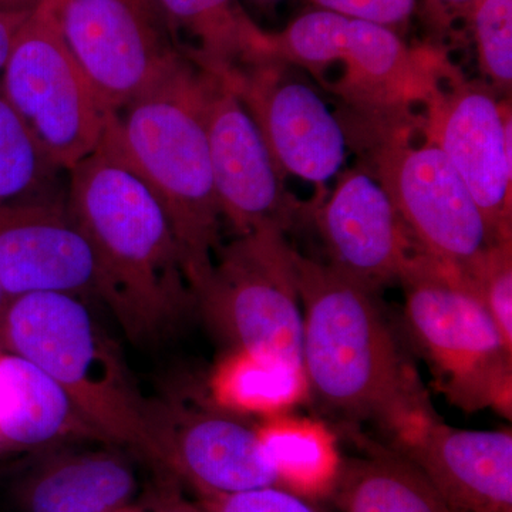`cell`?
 <instances>
[{"mask_svg": "<svg viewBox=\"0 0 512 512\" xmlns=\"http://www.w3.org/2000/svg\"><path fill=\"white\" fill-rule=\"evenodd\" d=\"M0 352L45 370L104 443L131 448L154 464L153 400L140 392L119 343L86 299L67 293L6 299Z\"/></svg>", "mask_w": 512, "mask_h": 512, "instance_id": "cell-4", "label": "cell"}, {"mask_svg": "<svg viewBox=\"0 0 512 512\" xmlns=\"http://www.w3.org/2000/svg\"><path fill=\"white\" fill-rule=\"evenodd\" d=\"M269 456L293 493L328 491L339 458L329 434L308 421L276 419L259 427Z\"/></svg>", "mask_w": 512, "mask_h": 512, "instance_id": "cell-23", "label": "cell"}, {"mask_svg": "<svg viewBox=\"0 0 512 512\" xmlns=\"http://www.w3.org/2000/svg\"><path fill=\"white\" fill-rule=\"evenodd\" d=\"M399 284L437 389L463 412L511 417L512 346L457 269L417 252Z\"/></svg>", "mask_w": 512, "mask_h": 512, "instance_id": "cell-5", "label": "cell"}, {"mask_svg": "<svg viewBox=\"0 0 512 512\" xmlns=\"http://www.w3.org/2000/svg\"><path fill=\"white\" fill-rule=\"evenodd\" d=\"M111 512H148L146 508L141 507V505L130 504L127 507L120 508V510L111 511Z\"/></svg>", "mask_w": 512, "mask_h": 512, "instance_id": "cell-33", "label": "cell"}, {"mask_svg": "<svg viewBox=\"0 0 512 512\" xmlns=\"http://www.w3.org/2000/svg\"><path fill=\"white\" fill-rule=\"evenodd\" d=\"M413 127H365L369 173L399 212L420 254L460 269L498 242L463 178L433 144H410Z\"/></svg>", "mask_w": 512, "mask_h": 512, "instance_id": "cell-9", "label": "cell"}, {"mask_svg": "<svg viewBox=\"0 0 512 512\" xmlns=\"http://www.w3.org/2000/svg\"><path fill=\"white\" fill-rule=\"evenodd\" d=\"M456 73L416 127L463 178L497 241L512 239L511 100L498 101Z\"/></svg>", "mask_w": 512, "mask_h": 512, "instance_id": "cell-12", "label": "cell"}, {"mask_svg": "<svg viewBox=\"0 0 512 512\" xmlns=\"http://www.w3.org/2000/svg\"><path fill=\"white\" fill-rule=\"evenodd\" d=\"M457 272L512 346V239L495 242Z\"/></svg>", "mask_w": 512, "mask_h": 512, "instance_id": "cell-25", "label": "cell"}, {"mask_svg": "<svg viewBox=\"0 0 512 512\" xmlns=\"http://www.w3.org/2000/svg\"><path fill=\"white\" fill-rule=\"evenodd\" d=\"M293 254L281 229L237 235L218 249L195 301L232 352L245 353L305 382L302 306Z\"/></svg>", "mask_w": 512, "mask_h": 512, "instance_id": "cell-7", "label": "cell"}, {"mask_svg": "<svg viewBox=\"0 0 512 512\" xmlns=\"http://www.w3.org/2000/svg\"><path fill=\"white\" fill-rule=\"evenodd\" d=\"M393 448L419 467L450 512H512L511 430L458 429L433 410L397 431Z\"/></svg>", "mask_w": 512, "mask_h": 512, "instance_id": "cell-15", "label": "cell"}, {"mask_svg": "<svg viewBox=\"0 0 512 512\" xmlns=\"http://www.w3.org/2000/svg\"><path fill=\"white\" fill-rule=\"evenodd\" d=\"M470 5L481 72L497 89L511 94L512 0H473Z\"/></svg>", "mask_w": 512, "mask_h": 512, "instance_id": "cell-26", "label": "cell"}, {"mask_svg": "<svg viewBox=\"0 0 512 512\" xmlns=\"http://www.w3.org/2000/svg\"><path fill=\"white\" fill-rule=\"evenodd\" d=\"M5 295H3L2 288H0V308H2L3 303H5Z\"/></svg>", "mask_w": 512, "mask_h": 512, "instance_id": "cell-34", "label": "cell"}, {"mask_svg": "<svg viewBox=\"0 0 512 512\" xmlns=\"http://www.w3.org/2000/svg\"><path fill=\"white\" fill-rule=\"evenodd\" d=\"M210 74L205 130L221 214L235 234L264 228L286 232L301 205L276 170L261 131L227 80Z\"/></svg>", "mask_w": 512, "mask_h": 512, "instance_id": "cell-14", "label": "cell"}, {"mask_svg": "<svg viewBox=\"0 0 512 512\" xmlns=\"http://www.w3.org/2000/svg\"><path fill=\"white\" fill-rule=\"evenodd\" d=\"M0 288L5 299L67 293L97 299V266L64 200L0 205Z\"/></svg>", "mask_w": 512, "mask_h": 512, "instance_id": "cell-17", "label": "cell"}, {"mask_svg": "<svg viewBox=\"0 0 512 512\" xmlns=\"http://www.w3.org/2000/svg\"><path fill=\"white\" fill-rule=\"evenodd\" d=\"M312 5L345 18L392 29L403 25L416 9L417 0H309Z\"/></svg>", "mask_w": 512, "mask_h": 512, "instance_id": "cell-28", "label": "cell"}, {"mask_svg": "<svg viewBox=\"0 0 512 512\" xmlns=\"http://www.w3.org/2000/svg\"><path fill=\"white\" fill-rule=\"evenodd\" d=\"M208 77L185 57L163 82L111 117L104 131L163 205L194 295L211 274L224 220L205 130Z\"/></svg>", "mask_w": 512, "mask_h": 512, "instance_id": "cell-3", "label": "cell"}, {"mask_svg": "<svg viewBox=\"0 0 512 512\" xmlns=\"http://www.w3.org/2000/svg\"><path fill=\"white\" fill-rule=\"evenodd\" d=\"M2 360V353H0ZM3 403H5V379H3L2 363H0V412H2Z\"/></svg>", "mask_w": 512, "mask_h": 512, "instance_id": "cell-32", "label": "cell"}, {"mask_svg": "<svg viewBox=\"0 0 512 512\" xmlns=\"http://www.w3.org/2000/svg\"><path fill=\"white\" fill-rule=\"evenodd\" d=\"M63 0H40L20 26L0 87L63 171L90 156L113 116L104 111L64 39Z\"/></svg>", "mask_w": 512, "mask_h": 512, "instance_id": "cell-8", "label": "cell"}, {"mask_svg": "<svg viewBox=\"0 0 512 512\" xmlns=\"http://www.w3.org/2000/svg\"><path fill=\"white\" fill-rule=\"evenodd\" d=\"M59 18L67 45L109 116L184 62L157 0H63Z\"/></svg>", "mask_w": 512, "mask_h": 512, "instance_id": "cell-10", "label": "cell"}, {"mask_svg": "<svg viewBox=\"0 0 512 512\" xmlns=\"http://www.w3.org/2000/svg\"><path fill=\"white\" fill-rule=\"evenodd\" d=\"M313 215L328 264L373 292L399 282L419 252L387 192L362 168L340 175Z\"/></svg>", "mask_w": 512, "mask_h": 512, "instance_id": "cell-16", "label": "cell"}, {"mask_svg": "<svg viewBox=\"0 0 512 512\" xmlns=\"http://www.w3.org/2000/svg\"><path fill=\"white\" fill-rule=\"evenodd\" d=\"M62 171L0 87V205L64 200L56 192Z\"/></svg>", "mask_w": 512, "mask_h": 512, "instance_id": "cell-22", "label": "cell"}, {"mask_svg": "<svg viewBox=\"0 0 512 512\" xmlns=\"http://www.w3.org/2000/svg\"><path fill=\"white\" fill-rule=\"evenodd\" d=\"M40 0H0L3 12L29 13L39 5Z\"/></svg>", "mask_w": 512, "mask_h": 512, "instance_id": "cell-31", "label": "cell"}, {"mask_svg": "<svg viewBox=\"0 0 512 512\" xmlns=\"http://www.w3.org/2000/svg\"><path fill=\"white\" fill-rule=\"evenodd\" d=\"M134 468L116 451L60 453L20 481L16 500L23 512H111L133 504Z\"/></svg>", "mask_w": 512, "mask_h": 512, "instance_id": "cell-18", "label": "cell"}, {"mask_svg": "<svg viewBox=\"0 0 512 512\" xmlns=\"http://www.w3.org/2000/svg\"><path fill=\"white\" fill-rule=\"evenodd\" d=\"M211 387L217 406L244 413L271 412L292 403L306 384L245 353L232 352L218 367Z\"/></svg>", "mask_w": 512, "mask_h": 512, "instance_id": "cell-24", "label": "cell"}, {"mask_svg": "<svg viewBox=\"0 0 512 512\" xmlns=\"http://www.w3.org/2000/svg\"><path fill=\"white\" fill-rule=\"evenodd\" d=\"M69 173L66 207L93 249L97 299L130 342H158L197 309L163 205L106 134Z\"/></svg>", "mask_w": 512, "mask_h": 512, "instance_id": "cell-1", "label": "cell"}, {"mask_svg": "<svg viewBox=\"0 0 512 512\" xmlns=\"http://www.w3.org/2000/svg\"><path fill=\"white\" fill-rule=\"evenodd\" d=\"M164 484L157 488L153 498L151 512H205L200 504L190 503L185 500L178 488V481L174 477L165 474Z\"/></svg>", "mask_w": 512, "mask_h": 512, "instance_id": "cell-29", "label": "cell"}, {"mask_svg": "<svg viewBox=\"0 0 512 512\" xmlns=\"http://www.w3.org/2000/svg\"><path fill=\"white\" fill-rule=\"evenodd\" d=\"M450 2L468 3V2H473V0H450Z\"/></svg>", "mask_w": 512, "mask_h": 512, "instance_id": "cell-36", "label": "cell"}, {"mask_svg": "<svg viewBox=\"0 0 512 512\" xmlns=\"http://www.w3.org/2000/svg\"><path fill=\"white\" fill-rule=\"evenodd\" d=\"M222 79L251 114L281 177L315 185L319 205L348 150V134L325 100L281 60H258Z\"/></svg>", "mask_w": 512, "mask_h": 512, "instance_id": "cell-11", "label": "cell"}, {"mask_svg": "<svg viewBox=\"0 0 512 512\" xmlns=\"http://www.w3.org/2000/svg\"><path fill=\"white\" fill-rule=\"evenodd\" d=\"M198 504L205 512H325L288 488H256L242 493L200 497Z\"/></svg>", "mask_w": 512, "mask_h": 512, "instance_id": "cell-27", "label": "cell"}, {"mask_svg": "<svg viewBox=\"0 0 512 512\" xmlns=\"http://www.w3.org/2000/svg\"><path fill=\"white\" fill-rule=\"evenodd\" d=\"M302 306V375L326 409L375 420L392 436L433 412L426 390L376 301V292L295 251Z\"/></svg>", "mask_w": 512, "mask_h": 512, "instance_id": "cell-2", "label": "cell"}, {"mask_svg": "<svg viewBox=\"0 0 512 512\" xmlns=\"http://www.w3.org/2000/svg\"><path fill=\"white\" fill-rule=\"evenodd\" d=\"M295 66L335 93L369 127H406L414 104H427L456 70L433 47H410L394 30L320 10L305 29Z\"/></svg>", "mask_w": 512, "mask_h": 512, "instance_id": "cell-6", "label": "cell"}, {"mask_svg": "<svg viewBox=\"0 0 512 512\" xmlns=\"http://www.w3.org/2000/svg\"><path fill=\"white\" fill-rule=\"evenodd\" d=\"M178 49L205 72L228 77L258 60L265 30L238 0H157Z\"/></svg>", "mask_w": 512, "mask_h": 512, "instance_id": "cell-21", "label": "cell"}, {"mask_svg": "<svg viewBox=\"0 0 512 512\" xmlns=\"http://www.w3.org/2000/svg\"><path fill=\"white\" fill-rule=\"evenodd\" d=\"M29 13L3 12L0 10V72L5 67L8 60L10 49H12L13 40L16 33L23 25Z\"/></svg>", "mask_w": 512, "mask_h": 512, "instance_id": "cell-30", "label": "cell"}, {"mask_svg": "<svg viewBox=\"0 0 512 512\" xmlns=\"http://www.w3.org/2000/svg\"><path fill=\"white\" fill-rule=\"evenodd\" d=\"M360 444L366 456L339 460L328 490L340 511L450 512L419 467L400 451L369 440Z\"/></svg>", "mask_w": 512, "mask_h": 512, "instance_id": "cell-20", "label": "cell"}, {"mask_svg": "<svg viewBox=\"0 0 512 512\" xmlns=\"http://www.w3.org/2000/svg\"><path fill=\"white\" fill-rule=\"evenodd\" d=\"M258 2H262V3H275V2H281V0H258Z\"/></svg>", "mask_w": 512, "mask_h": 512, "instance_id": "cell-35", "label": "cell"}, {"mask_svg": "<svg viewBox=\"0 0 512 512\" xmlns=\"http://www.w3.org/2000/svg\"><path fill=\"white\" fill-rule=\"evenodd\" d=\"M2 353V352H0ZM5 403L0 412V453L40 450L66 441L103 439L84 420L66 390L29 360L2 353Z\"/></svg>", "mask_w": 512, "mask_h": 512, "instance_id": "cell-19", "label": "cell"}, {"mask_svg": "<svg viewBox=\"0 0 512 512\" xmlns=\"http://www.w3.org/2000/svg\"><path fill=\"white\" fill-rule=\"evenodd\" d=\"M153 430L154 464L200 497L284 487L259 427L238 413L153 400Z\"/></svg>", "mask_w": 512, "mask_h": 512, "instance_id": "cell-13", "label": "cell"}]
</instances>
